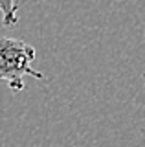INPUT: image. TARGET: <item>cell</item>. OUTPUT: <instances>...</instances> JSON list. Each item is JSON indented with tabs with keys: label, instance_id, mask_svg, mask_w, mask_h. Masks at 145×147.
<instances>
[{
	"label": "cell",
	"instance_id": "cell-1",
	"mask_svg": "<svg viewBox=\"0 0 145 147\" xmlns=\"http://www.w3.org/2000/svg\"><path fill=\"white\" fill-rule=\"evenodd\" d=\"M35 61V48L20 39L0 37V79L9 85L13 92L24 88V77L42 79V74L31 68Z\"/></svg>",
	"mask_w": 145,
	"mask_h": 147
},
{
	"label": "cell",
	"instance_id": "cell-2",
	"mask_svg": "<svg viewBox=\"0 0 145 147\" xmlns=\"http://www.w3.org/2000/svg\"><path fill=\"white\" fill-rule=\"evenodd\" d=\"M17 0H0V11H2V22L4 26H15L19 17H17Z\"/></svg>",
	"mask_w": 145,
	"mask_h": 147
}]
</instances>
